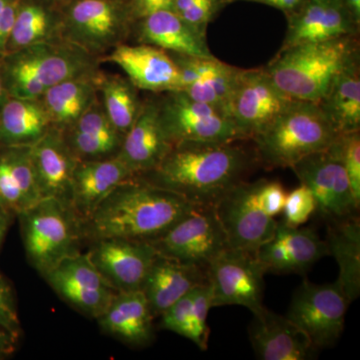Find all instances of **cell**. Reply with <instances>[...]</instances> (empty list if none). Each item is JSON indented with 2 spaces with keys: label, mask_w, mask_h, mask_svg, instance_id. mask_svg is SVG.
Wrapping results in <instances>:
<instances>
[{
  "label": "cell",
  "mask_w": 360,
  "mask_h": 360,
  "mask_svg": "<svg viewBox=\"0 0 360 360\" xmlns=\"http://www.w3.org/2000/svg\"><path fill=\"white\" fill-rule=\"evenodd\" d=\"M236 142L174 144L155 169L136 176L179 194L191 205L214 206L245 180L257 161L255 155Z\"/></svg>",
  "instance_id": "obj_1"
},
{
  "label": "cell",
  "mask_w": 360,
  "mask_h": 360,
  "mask_svg": "<svg viewBox=\"0 0 360 360\" xmlns=\"http://www.w3.org/2000/svg\"><path fill=\"white\" fill-rule=\"evenodd\" d=\"M179 194L134 176L125 180L80 224L82 238L150 241L194 207Z\"/></svg>",
  "instance_id": "obj_2"
},
{
  "label": "cell",
  "mask_w": 360,
  "mask_h": 360,
  "mask_svg": "<svg viewBox=\"0 0 360 360\" xmlns=\"http://www.w3.org/2000/svg\"><path fill=\"white\" fill-rule=\"evenodd\" d=\"M359 53L356 35H347L279 51L264 70L290 98L319 103L341 71L359 59Z\"/></svg>",
  "instance_id": "obj_3"
},
{
  "label": "cell",
  "mask_w": 360,
  "mask_h": 360,
  "mask_svg": "<svg viewBox=\"0 0 360 360\" xmlns=\"http://www.w3.org/2000/svg\"><path fill=\"white\" fill-rule=\"evenodd\" d=\"M101 61L58 39L7 52L0 58V70L9 96L40 98L54 85L101 70Z\"/></svg>",
  "instance_id": "obj_4"
},
{
  "label": "cell",
  "mask_w": 360,
  "mask_h": 360,
  "mask_svg": "<svg viewBox=\"0 0 360 360\" xmlns=\"http://www.w3.org/2000/svg\"><path fill=\"white\" fill-rule=\"evenodd\" d=\"M340 135L319 103L293 101L251 141L255 158L264 167H291L312 153L326 150Z\"/></svg>",
  "instance_id": "obj_5"
},
{
  "label": "cell",
  "mask_w": 360,
  "mask_h": 360,
  "mask_svg": "<svg viewBox=\"0 0 360 360\" xmlns=\"http://www.w3.org/2000/svg\"><path fill=\"white\" fill-rule=\"evenodd\" d=\"M286 191L278 181L239 182L214 205L229 248L255 253L276 232Z\"/></svg>",
  "instance_id": "obj_6"
},
{
  "label": "cell",
  "mask_w": 360,
  "mask_h": 360,
  "mask_svg": "<svg viewBox=\"0 0 360 360\" xmlns=\"http://www.w3.org/2000/svg\"><path fill=\"white\" fill-rule=\"evenodd\" d=\"M18 217L26 257L41 276L63 258L79 252L80 221L63 201L42 198Z\"/></svg>",
  "instance_id": "obj_7"
},
{
  "label": "cell",
  "mask_w": 360,
  "mask_h": 360,
  "mask_svg": "<svg viewBox=\"0 0 360 360\" xmlns=\"http://www.w3.org/2000/svg\"><path fill=\"white\" fill-rule=\"evenodd\" d=\"M132 25L127 2L68 0L63 7V39L103 60L127 42Z\"/></svg>",
  "instance_id": "obj_8"
},
{
  "label": "cell",
  "mask_w": 360,
  "mask_h": 360,
  "mask_svg": "<svg viewBox=\"0 0 360 360\" xmlns=\"http://www.w3.org/2000/svg\"><path fill=\"white\" fill-rule=\"evenodd\" d=\"M162 129L172 146L181 142L243 141L226 112L194 101L180 90L155 99Z\"/></svg>",
  "instance_id": "obj_9"
},
{
  "label": "cell",
  "mask_w": 360,
  "mask_h": 360,
  "mask_svg": "<svg viewBox=\"0 0 360 360\" xmlns=\"http://www.w3.org/2000/svg\"><path fill=\"white\" fill-rule=\"evenodd\" d=\"M148 243L162 257L205 270L229 248L214 206H194L165 233Z\"/></svg>",
  "instance_id": "obj_10"
},
{
  "label": "cell",
  "mask_w": 360,
  "mask_h": 360,
  "mask_svg": "<svg viewBox=\"0 0 360 360\" xmlns=\"http://www.w3.org/2000/svg\"><path fill=\"white\" fill-rule=\"evenodd\" d=\"M290 168L314 194L316 212L324 219L340 221L355 217L359 205L343 167L338 139L326 150L312 153Z\"/></svg>",
  "instance_id": "obj_11"
},
{
  "label": "cell",
  "mask_w": 360,
  "mask_h": 360,
  "mask_svg": "<svg viewBox=\"0 0 360 360\" xmlns=\"http://www.w3.org/2000/svg\"><path fill=\"white\" fill-rule=\"evenodd\" d=\"M349 303L336 281L315 284L304 281L295 290L286 316L307 335L315 349H321L340 340Z\"/></svg>",
  "instance_id": "obj_12"
},
{
  "label": "cell",
  "mask_w": 360,
  "mask_h": 360,
  "mask_svg": "<svg viewBox=\"0 0 360 360\" xmlns=\"http://www.w3.org/2000/svg\"><path fill=\"white\" fill-rule=\"evenodd\" d=\"M207 281L212 291V307L239 305L255 314L264 309L266 270L255 253L227 248L208 265Z\"/></svg>",
  "instance_id": "obj_13"
},
{
  "label": "cell",
  "mask_w": 360,
  "mask_h": 360,
  "mask_svg": "<svg viewBox=\"0 0 360 360\" xmlns=\"http://www.w3.org/2000/svg\"><path fill=\"white\" fill-rule=\"evenodd\" d=\"M293 101L274 84L264 68L243 70L229 101V115L243 139H252Z\"/></svg>",
  "instance_id": "obj_14"
},
{
  "label": "cell",
  "mask_w": 360,
  "mask_h": 360,
  "mask_svg": "<svg viewBox=\"0 0 360 360\" xmlns=\"http://www.w3.org/2000/svg\"><path fill=\"white\" fill-rule=\"evenodd\" d=\"M44 277L65 302L91 319L103 314L118 292L80 251L63 258Z\"/></svg>",
  "instance_id": "obj_15"
},
{
  "label": "cell",
  "mask_w": 360,
  "mask_h": 360,
  "mask_svg": "<svg viewBox=\"0 0 360 360\" xmlns=\"http://www.w3.org/2000/svg\"><path fill=\"white\" fill-rule=\"evenodd\" d=\"M106 283L118 292L141 290L158 252L148 241L101 238L86 252Z\"/></svg>",
  "instance_id": "obj_16"
},
{
  "label": "cell",
  "mask_w": 360,
  "mask_h": 360,
  "mask_svg": "<svg viewBox=\"0 0 360 360\" xmlns=\"http://www.w3.org/2000/svg\"><path fill=\"white\" fill-rule=\"evenodd\" d=\"M266 272L291 274L305 271L328 255L326 241L314 229L292 227L277 222L276 232L255 253Z\"/></svg>",
  "instance_id": "obj_17"
},
{
  "label": "cell",
  "mask_w": 360,
  "mask_h": 360,
  "mask_svg": "<svg viewBox=\"0 0 360 360\" xmlns=\"http://www.w3.org/2000/svg\"><path fill=\"white\" fill-rule=\"evenodd\" d=\"M104 58L120 66L137 89L163 94L181 87L179 68L174 58L153 45L122 44Z\"/></svg>",
  "instance_id": "obj_18"
},
{
  "label": "cell",
  "mask_w": 360,
  "mask_h": 360,
  "mask_svg": "<svg viewBox=\"0 0 360 360\" xmlns=\"http://www.w3.org/2000/svg\"><path fill=\"white\" fill-rule=\"evenodd\" d=\"M172 58L179 68L180 91L229 115V101L243 70L226 65L215 56L203 58L174 53Z\"/></svg>",
  "instance_id": "obj_19"
},
{
  "label": "cell",
  "mask_w": 360,
  "mask_h": 360,
  "mask_svg": "<svg viewBox=\"0 0 360 360\" xmlns=\"http://www.w3.org/2000/svg\"><path fill=\"white\" fill-rule=\"evenodd\" d=\"M248 335L258 359L307 360L316 349L288 316L262 309L253 314Z\"/></svg>",
  "instance_id": "obj_20"
},
{
  "label": "cell",
  "mask_w": 360,
  "mask_h": 360,
  "mask_svg": "<svg viewBox=\"0 0 360 360\" xmlns=\"http://www.w3.org/2000/svg\"><path fill=\"white\" fill-rule=\"evenodd\" d=\"M33 172L42 198H52L71 206V184L78 160L60 130L51 127L30 146Z\"/></svg>",
  "instance_id": "obj_21"
},
{
  "label": "cell",
  "mask_w": 360,
  "mask_h": 360,
  "mask_svg": "<svg viewBox=\"0 0 360 360\" xmlns=\"http://www.w3.org/2000/svg\"><path fill=\"white\" fill-rule=\"evenodd\" d=\"M172 146L161 125L155 99H150L142 103L139 117L123 137L116 158L136 176L155 169Z\"/></svg>",
  "instance_id": "obj_22"
},
{
  "label": "cell",
  "mask_w": 360,
  "mask_h": 360,
  "mask_svg": "<svg viewBox=\"0 0 360 360\" xmlns=\"http://www.w3.org/2000/svg\"><path fill=\"white\" fill-rule=\"evenodd\" d=\"M357 28L342 6L305 0L300 8L288 14V32L281 51L356 35Z\"/></svg>",
  "instance_id": "obj_23"
},
{
  "label": "cell",
  "mask_w": 360,
  "mask_h": 360,
  "mask_svg": "<svg viewBox=\"0 0 360 360\" xmlns=\"http://www.w3.org/2000/svg\"><path fill=\"white\" fill-rule=\"evenodd\" d=\"M134 174L117 158L78 161L73 172L70 205L79 219L85 221L97 206L120 184Z\"/></svg>",
  "instance_id": "obj_24"
},
{
  "label": "cell",
  "mask_w": 360,
  "mask_h": 360,
  "mask_svg": "<svg viewBox=\"0 0 360 360\" xmlns=\"http://www.w3.org/2000/svg\"><path fill=\"white\" fill-rule=\"evenodd\" d=\"M132 34L137 44L153 45L167 52L193 58L214 56L208 49L205 35L196 32L172 11H158L135 21Z\"/></svg>",
  "instance_id": "obj_25"
},
{
  "label": "cell",
  "mask_w": 360,
  "mask_h": 360,
  "mask_svg": "<svg viewBox=\"0 0 360 360\" xmlns=\"http://www.w3.org/2000/svg\"><path fill=\"white\" fill-rule=\"evenodd\" d=\"M205 281H207L205 269L158 253L141 290L155 319Z\"/></svg>",
  "instance_id": "obj_26"
},
{
  "label": "cell",
  "mask_w": 360,
  "mask_h": 360,
  "mask_svg": "<svg viewBox=\"0 0 360 360\" xmlns=\"http://www.w3.org/2000/svg\"><path fill=\"white\" fill-rule=\"evenodd\" d=\"M96 319L104 333L132 347H146L155 338V316L142 290L116 293Z\"/></svg>",
  "instance_id": "obj_27"
},
{
  "label": "cell",
  "mask_w": 360,
  "mask_h": 360,
  "mask_svg": "<svg viewBox=\"0 0 360 360\" xmlns=\"http://www.w3.org/2000/svg\"><path fill=\"white\" fill-rule=\"evenodd\" d=\"M61 132L78 161L115 158L124 137L106 115L101 98Z\"/></svg>",
  "instance_id": "obj_28"
},
{
  "label": "cell",
  "mask_w": 360,
  "mask_h": 360,
  "mask_svg": "<svg viewBox=\"0 0 360 360\" xmlns=\"http://www.w3.org/2000/svg\"><path fill=\"white\" fill-rule=\"evenodd\" d=\"M40 200L30 146H0V207L18 217Z\"/></svg>",
  "instance_id": "obj_29"
},
{
  "label": "cell",
  "mask_w": 360,
  "mask_h": 360,
  "mask_svg": "<svg viewBox=\"0 0 360 360\" xmlns=\"http://www.w3.org/2000/svg\"><path fill=\"white\" fill-rule=\"evenodd\" d=\"M65 2L61 0H20L7 52L63 39Z\"/></svg>",
  "instance_id": "obj_30"
},
{
  "label": "cell",
  "mask_w": 360,
  "mask_h": 360,
  "mask_svg": "<svg viewBox=\"0 0 360 360\" xmlns=\"http://www.w3.org/2000/svg\"><path fill=\"white\" fill-rule=\"evenodd\" d=\"M101 70L54 85L40 97L51 127L63 131L99 99Z\"/></svg>",
  "instance_id": "obj_31"
},
{
  "label": "cell",
  "mask_w": 360,
  "mask_h": 360,
  "mask_svg": "<svg viewBox=\"0 0 360 360\" xmlns=\"http://www.w3.org/2000/svg\"><path fill=\"white\" fill-rule=\"evenodd\" d=\"M51 127L41 99L9 96L0 110V146H32Z\"/></svg>",
  "instance_id": "obj_32"
},
{
  "label": "cell",
  "mask_w": 360,
  "mask_h": 360,
  "mask_svg": "<svg viewBox=\"0 0 360 360\" xmlns=\"http://www.w3.org/2000/svg\"><path fill=\"white\" fill-rule=\"evenodd\" d=\"M328 255H333L340 274L336 283L352 302L360 295V224L355 217L329 222L326 240Z\"/></svg>",
  "instance_id": "obj_33"
},
{
  "label": "cell",
  "mask_w": 360,
  "mask_h": 360,
  "mask_svg": "<svg viewBox=\"0 0 360 360\" xmlns=\"http://www.w3.org/2000/svg\"><path fill=\"white\" fill-rule=\"evenodd\" d=\"M319 103L338 134L360 131L359 59L341 71Z\"/></svg>",
  "instance_id": "obj_34"
},
{
  "label": "cell",
  "mask_w": 360,
  "mask_h": 360,
  "mask_svg": "<svg viewBox=\"0 0 360 360\" xmlns=\"http://www.w3.org/2000/svg\"><path fill=\"white\" fill-rule=\"evenodd\" d=\"M98 92L106 115L115 129L125 135L139 117L143 103L139 99V89L127 77L101 71Z\"/></svg>",
  "instance_id": "obj_35"
},
{
  "label": "cell",
  "mask_w": 360,
  "mask_h": 360,
  "mask_svg": "<svg viewBox=\"0 0 360 360\" xmlns=\"http://www.w3.org/2000/svg\"><path fill=\"white\" fill-rule=\"evenodd\" d=\"M212 307V291L208 281L196 286L193 290V307H191V340L201 350L208 347L210 328L207 316Z\"/></svg>",
  "instance_id": "obj_36"
},
{
  "label": "cell",
  "mask_w": 360,
  "mask_h": 360,
  "mask_svg": "<svg viewBox=\"0 0 360 360\" xmlns=\"http://www.w3.org/2000/svg\"><path fill=\"white\" fill-rule=\"evenodd\" d=\"M283 212L284 224L292 227L302 226L316 212L314 194L307 186L300 184L295 191L286 194Z\"/></svg>",
  "instance_id": "obj_37"
},
{
  "label": "cell",
  "mask_w": 360,
  "mask_h": 360,
  "mask_svg": "<svg viewBox=\"0 0 360 360\" xmlns=\"http://www.w3.org/2000/svg\"><path fill=\"white\" fill-rule=\"evenodd\" d=\"M338 142L352 194L360 205V131L340 134Z\"/></svg>",
  "instance_id": "obj_38"
},
{
  "label": "cell",
  "mask_w": 360,
  "mask_h": 360,
  "mask_svg": "<svg viewBox=\"0 0 360 360\" xmlns=\"http://www.w3.org/2000/svg\"><path fill=\"white\" fill-rule=\"evenodd\" d=\"M193 290L174 302L160 315V328L172 331L188 340L191 338Z\"/></svg>",
  "instance_id": "obj_39"
},
{
  "label": "cell",
  "mask_w": 360,
  "mask_h": 360,
  "mask_svg": "<svg viewBox=\"0 0 360 360\" xmlns=\"http://www.w3.org/2000/svg\"><path fill=\"white\" fill-rule=\"evenodd\" d=\"M0 326L20 336L21 328L15 296L6 277L0 274Z\"/></svg>",
  "instance_id": "obj_40"
},
{
  "label": "cell",
  "mask_w": 360,
  "mask_h": 360,
  "mask_svg": "<svg viewBox=\"0 0 360 360\" xmlns=\"http://www.w3.org/2000/svg\"><path fill=\"white\" fill-rule=\"evenodd\" d=\"M221 2L222 0H200L179 16L196 32L205 35L206 27L219 11Z\"/></svg>",
  "instance_id": "obj_41"
},
{
  "label": "cell",
  "mask_w": 360,
  "mask_h": 360,
  "mask_svg": "<svg viewBox=\"0 0 360 360\" xmlns=\"http://www.w3.org/2000/svg\"><path fill=\"white\" fill-rule=\"evenodd\" d=\"M20 0H0V58L7 52Z\"/></svg>",
  "instance_id": "obj_42"
},
{
  "label": "cell",
  "mask_w": 360,
  "mask_h": 360,
  "mask_svg": "<svg viewBox=\"0 0 360 360\" xmlns=\"http://www.w3.org/2000/svg\"><path fill=\"white\" fill-rule=\"evenodd\" d=\"M132 21L141 20L150 14L162 11H172L174 0H127Z\"/></svg>",
  "instance_id": "obj_43"
},
{
  "label": "cell",
  "mask_w": 360,
  "mask_h": 360,
  "mask_svg": "<svg viewBox=\"0 0 360 360\" xmlns=\"http://www.w3.org/2000/svg\"><path fill=\"white\" fill-rule=\"evenodd\" d=\"M20 336L0 326V359L11 356L18 348Z\"/></svg>",
  "instance_id": "obj_44"
},
{
  "label": "cell",
  "mask_w": 360,
  "mask_h": 360,
  "mask_svg": "<svg viewBox=\"0 0 360 360\" xmlns=\"http://www.w3.org/2000/svg\"><path fill=\"white\" fill-rule=\"evenodd\" d=\"M248 1L258 2V4H267V6L276 7L288 14H290L300 8L305 0H248Z\"/></svg>",
  "instance_id": "obj_45"
},
{
  "label": "cell",
  "mask_w": 360,
  "mask_h": 360,
  "mask_svg": "<svg viewBox=\"0 0 360 360\" xmlns=\"http://www.w3.org/2000/svg\"><path fill=\"white\" fill-rule=\"evenodd\" d=\"M342 7L355 25L360 23V0H342Z\"/></svg>",
  "instance_id": "obj_46"
},
{
  "label": "cell",
  "mask_w": 360,
  "mask_h": 360,
  "mask_svg": "<svg viewBox=\"0 0 360 360\" xmlns=\"http://www.w3.org/2000/svg\"><path fill=\"white\" fill-rule=\"evenodd\" d=\"M14 217L4 210V208L0 207V248H1L2 243H4V238L8 231L9 225L11 224Z\"/></svg>",
  "instance_id": "obj_47"
},
{
  "label": "cell",
  "mask_w": 360,
  "mask_h": 360,
  "mask_svg": "<svg viewBox=\"0 0 360 360\" xmlns=\"http://www.w3.org/2000/svg\"><path fill=\"white\" fill-rule=\"evenodd\" d=\"M8 97L9 94L8 92H7L6 84H4L1 70H0V110H1L2 105H4L7 99H8Z\"/></svg>",
  "instance_id": "obj_48"
},
{
  "label": "cell",
  "mask_w": 360,
  "mask_h": 360,
  "mask_svg": "<svg viewBox=\"0 0 360 360\" xmlns=\"http://www.w3.org/2000/svg\"><path fill=\"white\" fill-rule=\"evenodd\" d=\"M322 4H331V6H342V0H315Z\"/></svg>",
  "instance_id": "obj_49"
},
{
  "label": "cell",
  "mask_w": 360,
  "mask_h": 360,
  "mask_svg": "<svg viewBox=\"0 0 360 360\" xmlns=\"http://www.w3.org/2000/svg\"><path fill=\"white\" fill-rule=\"evenodd\" d=\"M118 1H124V2H127V0H118Z\"/></svg>",
  "instance_id": "obj_50"
},
{
  "label": "cell",
  "mask_w": 360,
  "mask_h": 360,
  "mask_svg": "<svg viewBox=\"0 0 360 360\" xmlns=\"http://www.w3.org/2000/svg\"><path fill=\"white\" fill-rule=\"evenodd\" d=\"M61 1H68V0H61Z\"/></svg>",
  "instance_id": "obj_51"
}]
</instances>
